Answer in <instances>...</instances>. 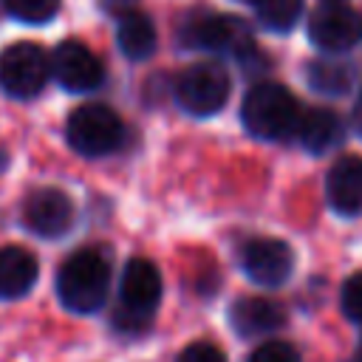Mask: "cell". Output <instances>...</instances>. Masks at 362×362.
Segmentation results:
<instances>
[{
    "label": "cell",
    "mask_w": 362,
    "mask_h": 362,
    "mask_svg": "<svg viewBox=\"0 0 362 362\" xmlns=\"http://www.w3.org/2000/svg\"><path fill=\"white\" fill-rule=\"evenodd\" d=\"M240 266L252 283L274 288V286H283L288 280V274L294 269V252L286 240L252 238L240 249Z\"/></svg>",
    "instance_id": "30bf717a"
},
{
    "label": "cell",
    "mask_w": 362,
    "mask_h": 362,
    "mask_svg": "<svg viewBox=\"0 0 362 362\" xmlns=\"http://www.w3.org/2000/svg\"><path fill=\"white\" fill-rule=\"evenodd\" d=\"M175 362H226V356H223V351H221L218 345H212V342H192V345H187V348L178 354Z\"/></svg>",
    "instance_id": "7402d4cb"
},
{
    "label": "cell",
    "mask_w": 362,
    "mask_h": 362,
    "mask_svg": "<svg viewBox=\"0 0 362 362\" xmlns=\"http://www.w3.org/2000/svg\"><path fill=\"white\" fill-rule=\"evenodd\" d=\"M351 127L362 136V93H359V99L354 102V110H351Z\"/></svg>",
    "instance_id": "cb8c5ba5"
},
{
    "label": "cell",
    "mask_w": 362,
    "mask_h": 362,
    "mask_svg": "<svg viewBox=\"0 0 362 362\" xmlns=\"http://www.w3.org/2000/svg\"><path fill=\"white\" fill-rule=\"evenodd\" d=\"M51 74L71 93H88V90H96L105 82L102 59L88 45H82L79 40H65L54 48Z\"/></svg>",
    "instance_id": "9c48e42d"
},
{
    "label": "cell",
    "mask_w": 362,
    "mask_h": 362,
    "mask_svg": "<svg viewBox=\"0 0 362 362\" xmlns=\"http://www.w3.org/2000/svg\"><path fill=\"white\" fill-rule=\"evenodd\" d=\"M3 8L25 25H42L57 17L59 0H3Z\"/></svg>",
    "instance_id": "d6986e66"
},
{
    "label": "cell",
    "mask_w": 362,
    "mask_h": 362,
    "mask_svg": "<svg viewBox=\"0 0 362 362\" xmlns=\"http://www.w3.org/2000/svg\"><path fill=\"white\" fill-rule=\"evenodd\" d=\"M339 303H342V314L354 322H362V272L351 274L342 286V294H339Z\"/></svg>",
    "instance_id": "44dd1931"
},
{
    "label": "cell",
    "mask_w": 362,
    "mask_h": 362,
    "mask_svg": "<svg viewBox=\"0 0 362 362\" xmlns=\"http://www.w3.org/2000/svg\"><path fill=\"white\" fill-rule=\"evenodd\" d=\"M25 223L40 238H59L74 223V204L57 187H40L25 198Z\"/></svg>",
    "instance_id": "8fae6325"
},
{
    "label": "cell",
    "mask_w": 362,
    "mask_h": 362,
    "mask_svg": "<svg viewBox=\"0 0 362 362\" xmlns=\"http://www.w3.org/2000/svg\"><path fill=\"white\" fill-rule=\"evenodd\" d=\"M51 76V57L37 42H11L0 51V88L14 99L37 96Z\"/></svg>",
    "instance_id": "5b68a950"
},
{
    "label": "cell",
    "mask_w": 362,
    "mask_h": 362,
    "mask_svg": "<svg viewBox=\"0 0 362 362\" xmlns=\"http://www.w3.org/2000/svg\"><path fill=\"white\" fill-rule=\"evenodd\" d=\"M249 362H303L297 348L291 342H283V339H269L263 342L260 348L252 351Z\"/></svg>",
    "instance_id": "ffe728a7"
},
{
    "label": "cell",
    "mask_w": 362,
    "mask_h": 362,
    "mask_svg": "<svg viewBox=\"0 0 362 362\" xmlns=\"http://www.w3.org/2000/svg\"><path fill=\"white\" fill-rule=\"evenodd\" d=\"M65 139L74 153L85 158H102L122 147L124 141V122L107 105L90 102L76 107L65 122Z\"/></svg>",
    "instance_id": "3957f363"
},
{
    "label": "cell",
    "mask_w": 362,
    "mask_h": 362,
    "mask_svg": "<svg viewBox=\"0 0 362 362\" xmlns=\"http://www.w3.org/2000/svg\"><path fill=\"white\" fill-rule=\"evenodd\" d=\"M110 288V257L105 249L85 246L74 252L57 274V294L65 308L76 314L96 311Z\"/></svg>",
    "instance_id": "7a4b0ae2"
},
{
    "label": "cell",
    "mask_w": 362,
    "mask_h": 362,
    "mask_svg": "<svg viewBox=\"0 0 362 362\" xmlns=\"http://www.w3.org/2000/svg\"><path fill=\"white\" fill-rule=\"evenodd\" d=\"M229 71L218 62H195L175 79V99L192 116H212L229 99Z\"/></svg>",
    "instance_id": "8992f818"
},
{
    "label": "cell",
    "mask_w": 362,
    "mask_h": 362,
    "mask_svg": "<svg viewBox=\"0 0 362 362\" xmlns=\"http://www.w3.org/2000/svg\"><path fill=\"white\" fill-rule=\"evenodd\" d=\"M325 198L337 215H359L362 212V158L342 156L331 164L325 175Z\"/></svg>",
    "instance_id": "7c38bea8"
},
{
    "label": "cell",
    "mask_w": 362,
    "mask_h": 362,
    "mask_svg": "<svg viewBox=\"0 0 362 362\" xmlns=\"http://www.w3.org/2000/svg\"><path fill=\"white\" fill-rule=\"evenodd\" d=\"M294 136L300 139V144L308 153L322 156L345 139V124L331 107H308V110H303Z\"/></svg>",
    "instance_id": "4fadbf2b"
},
{
    "label": "cell",
    "mask_w": 362,
    "mask_h": 362,
    "mask_svg": "<svg viewBox=\"0 0 362 362\" xmlns=\"http://www.w3.org/2000/svg\"><path fill=\"white\" fill-rule=\"evenodd\" d=\"M37 283V257L23 246L0 249V300H17Z\"/></svg>",
    "instance_id": "9a60e30c"
},
{
    "label": "cell",
    "mask_w": 362,
    "mask_h": 362,
    "mask_svg": "<svg viewBox=\"0 0 362 362\" xmlns=\"http://www.w3.org/2000/svg\"><path fill=\"white\" fill-rule=\"evenodd\" d=\"M229 322L240 337H257L280 328L286 322V311L266 297H243L232 305Z\"/></svg>",
    "instance_id": "5bb4252c"
},
{
    "label": "cell",
    "mask_w": 362,
    "mask_h": 362,
    "mask_svg": "<svg viewBox=\"0 0 362 362\" xmlns=\"http://www.w3.org/2000/svg\"><path fill=\"white\" fill-rule=\"evenodd\" d=\"M116 42H119V51L127 59H147V57H153V51L158 45V34H156L153 20L144 11L133 8V11L119 14Z\"/></svg>",
    "instance_id": "2e32d148"
},
{
    "label": "cell",
    "mask_w": 362,
    "mask_h": 362,
    "mask_svg": "<svg viewBox=\"0 0 362 362\" xmlns=\"http://www.w3.org/2000/svg\"><path fill=\"white\" fill-rule=\"evenodd\" d=\"M102 8L107 14H124V11H133L136 8V0H102Z\"/></svg>",
    "instance_id": "603a6c76"
},
{
    "label": "cell",
    "mask_w": 362,
    "mask_h": 362,
    "mask_svg": "<svg viewBox=\"0 0 362 362\" xmlns=\"http://www.w3.org/2000/svg\"><path fill=\"white\" fill-rule=\"evenodd\" d=\"M119 300H122L119 322L144 325L150 320V314L156 311L158 300H161V274H158V269L144 257H133L122 272Z\"/></svg>",
    "instance_id": "ba28073f"
},
{
    "label": "cell",
    "mask_w": 362,
    "mask_h": 362,
    "mask_svg": "<svg viewBox=\"0 0 362 362\" xmlns=\"http://www.w3.org/2000/svg\"><path fill=\"white\" fill-rule=\"evenodd\" d=\"M181 42L187 48H204L215 54H232L246 57L252 45V34L240 17L232 14H215V11H198L181 23Z\"/></svg>",
    "instance_id": "277c9868"
},
{
    "label": "cell",
    "mask_w": 362,
    "mask_h": 362,
    "mask_svg": "<svg viewBox=\"0 0 362 362\" xmlns=\"http://www.w3.org/2000/svg\"><path fill=\"white\" fill-rule=\"evenodd\" d=\"M308 40L325 54H345L362 40V20L348 3L322 0L308 17Z\"/></svg>",
    "instance_id": "52a82bcc"
},
{
    "label": "cell",
    "mask_w": 362,
    "mask_h": 362,
    "mask_svg": "<svg viewBox=\"0 0 362 362\" xmlns=\"http://www.w3.org/2000/svg\"><path fill=\"white\" fill-rule=\"evenodd\" d=\"M351 362H362V354H356V356H354V359H351Z\"/></svg>",
    "instance_id": "d4e9b609"
},
{
    "label": "cell",
    "mask_w": 362,
    "mask_h": 362,
    "mask_svg": "<svg viewBox=\"0 0 362 362\" xmlns=\"http://www.w3.org/2000/svg\"><path fill=\"white\" fill-rule=\"evenodd\" d=\"M252 3L257 23L277 34L291 31L303 17V0H252Z\"/></svg>",
    "instance_id": "ac0fdd59"
},
{
    "label": "cell",
    "mask_w": 362,
    "mask_h": 362,
    "mask_svg": "<svg viewBox=\"0 0 362 362\" xmlns=\"http://www.w3.org/2000/svg\"><path fill=\"white\" fill-rule=\"evenodd\" d=\"M300 102L280 82H257L249 88L240 105L243 127L263 141H283L297 133L300 124Z\"/></svg>",
    "instance_id": "6da1fadb"
},
{
    "label": "cell",
    "mask_w": 362,
    "mask_h": 362,
    "mask_svg": "<svg viewBox=\"0 0 362 362\" xmlns=\"http://www.w3.org/2000/svg\"><path fill=\"white\" fill-rule=\"evenodd\" d=\"M354 79H356L354 65L345 62V59H337V57L314 59L305 68L308 88L317 90V93H325V96H342V93H348L354 88Z\"/></svg>",
    "instance_id": "e0dca14e"
}]
</instances>
